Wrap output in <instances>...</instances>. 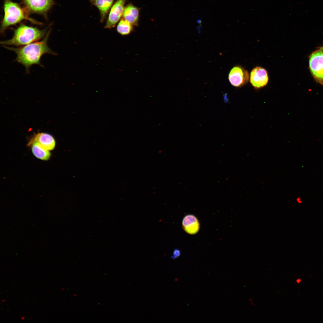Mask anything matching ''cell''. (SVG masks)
I'll return each mask as SVG.
<instances>
[{
  "mask_svg": "<svg viewBox=\"0 0 323 323\" xmlns=\"http://www.w3.org/2000/svg\"><path fill=\"white\" fill-rule=\"evenodd\" d=\"M50 32L51 31L49 30L43 39L40 41L34 42L19 47L6 46H3V47L14 51L16 54L17 56L15 61L23 65L26 72L28 73L30 68L33 65L36 64L43 66L41 63L40 60L44 54H57L49 48L48 45V40Z\"/></svg>",
  "mask_w": 323,
  "mask_h": 323,
  "instance_id": "1",
  "label": "cell"
},
{
  "mask_svg": "<svg viewBox=\"0 0 323 323\" xmlns=\"http://www.w3.org/2000/svg\"><path fill=\"white\" fill-rule=\"evenodd\" d=\"M47 29L40 30L36 27L21 24L14 30L13 35L11 38L1 41L0 43L3 46L27 45L39 40L44 37L47 33Z\"/></svg>",
  "mask_w": 323,
  "mask_h": 323,
  "instance_id": "2",
  "label": "cell"
},
{
  "mask_svg": "<svg viewBox=\"0 0 323 323\" xmlns=\"http://www.w3.org/2000/svg\"><path fill=\"white\" fill-rule=\"evenodd\" d=\"M3 8L4 16L0 28V32L2 34L8 27L15 25L24 19L36 24H42L29 18L25 9H23L18 4L11 0H4Z\"/></svg>",
  "mask_w": 323,
  "mask_h": 323,
  "instance_id": "3",
  "label": "cell"
},
{
  "mask_svg": "<svg viewBox=\"0 0 323 323\" xmlns=\"http://www.w3.org/2000/svg\"><path fill=\"white\" fill-rule=\"evenodd\" d=\"M309 63L310 70L314 78L323 85V46L312 54Z\"/></svg>",
  "mask_w": 323,
  "mask_h": 323,
  "instance_id": "4",
  "label": "cell"
},
{
  "mask_svg": "<svg viewBox=\"0 0 323 323\" xmlns=\"http://www.w3.org/2000/svg\"><path fill=\"white\" fill-rule=\"evenodd\" d=\"M27 13H37L45 16L54 2L53 0H20Z\"/></svg>",
  "mask_w": 323,
  "mask_h": 323,
  "instance_id": "5",
  "label": "cell"
},
{
  "mask_svg": "<svg viewBox=\"0 0 323 323\" xmlns=\"http://www.w3.org/2000/svg\"><path fill=\"white\" fill-rule=\"evenodd\" d=\"M249 78L248 71L239 65L235 66L232 68L228 77L230 84L236 87H241L246 84Z\"/></svg>",
  "mask_w": 323,
  "mask_h": 323,
  "instance_id": "6",
  "label": "cell"
},
{
  "mask_svg": "<svg viewBox=\"0 0 323 323\" xmlns=\"http://www.w3.org/2000/svg\"><path fill=\"white\" fill-rule=\"evenodd\" d=\"M126 0H117L110 10L104 28L111 29L115 26L122 15Z\"/></svg>",
  "mask_w": 323,
  "mask_h": 323,
  "instance_id": "7",
  "label": "cell"
},
{
  "mask_svg": "<svg viewBox=\"0 0 323 323\" xmlns=\"http://www.w3.org/2000/svg\"><path fill=\"white\" fill-rule=\"evenodd\" d=\"M269 81L267 71L264 68L258 66L251 71L250 82L254 89H258L266 86Z\"/></svg>",
  "mask_w": 323,
  "mask_h": 323,
  "instance_id": "8",
  "label": "cell"
},
{
  "mask_svg": "<svg viewBox=\"0 0 323 323\" xmlns=\"http://www.w3.org/2000/svg\"><path fill=\"white\" fill-rule=\"evenodd\" d=\"M182 224L184 231L189 234H196L200 229V223L198 219L192 214L185 216L183 218Z\"/></svg>",
  "mask_w": 323,
  "mask_h": 323,
  "instance_id": "9",
  "label": "cell"
},
{
  "mask_svg": "<svg viewBox=\"0 0 323 323\" xmlns=\"http://www.w3.org/2000/svg\"><path fill=\"white\" fill-rule=\"evenodd\" d=\"M31 140L37 142L43 148L49 151L53 150L55 146V141L54 138L46 133H39Z\"/></svg>",
  "mask_w": 323,
  "mask_h": 323,
  "instance_id": "10",
  "label": "cell"
},
{
  "mask_svg": "<svg viewBox=\"0 0 323 323\" xmlns=\"http://www.w3.org/2000/svg\"><path fill=\"white\" fill-rule=\"evenodd\" d=\"M139 12L138 8L131 4H129L125 7L123 14V18L132 25H137Z\"/></svg>",
  "mask_w": 323,
  "mask_h": 323,
  "instance_id": "11",
  "label": "cell"
},
{
  "mask_svg": "<svg viewBox=\"0 0 323 323\" xmlns=\"http://www.w3.org/2000/svg\"><path fill=\"white\" fill-rule=\"evenodd\" d=\"M114 0H90L91 4L99 10L100 16V22L106 18Z\"/></svg>",
  "mask_w": 323,
  "mask_h": 323,
  "instance_id": "12",
  "label": "cell"
},
{
  "mask_svg": "<svg viewBox=\"0 0 323 323\" xmlns=\"http://www.w3.org/2000/svg\"><path fill=\"white\" fill-rule=\"evenodd\" d=\"M29 145L31 146L32 153L36 157L44 161L49 159L51 156L49 151L43 148L37 142L31 140Z\"/></svg>",
  "mask_w": 323,
  "mask_h": 323,
  "instance_id": "13",
  "label": "cell"
},
{
  "mask_svg": "<svg viewBox=\"0 0 323 323\" xmlns=\"http://www.w3.org/2000/svg\"><path fill=\"white\" fill-rule=\"evenodd\" d=\"M132 25L124 19L120 20L116 28L118 32L122 35L129 34L133 29Z\"/></svg>",
  "mask_w": 323,
  "mask_h": 323,
  "instance_id": "14",
  "label": "cell"
},
{
  "mask_svg": "<svg viewBox=\"0 0 323 323\" xmlns=\"http://www.w3.org/2000/svg\"><path fill=\"white\" fill-rule=\"evenodd\" d=\"M181 254V251L179 249L176 248L175 249L173 252V255L171 256V258L173 259H175L179 257Z\"/></svg>",
  "mask_w": 323,
  "mask_h": 323,
  "instance_id": "15",
  "label": "cell"
},
{
  "mask_svg": "<svg viewBox=\"0 0 323 323\" xmlns=\"http://www.w3.org/2000/svg\"><path fill=\"white\" fill-rule=\"evenodd\" d=\"M296 201L299 204H301L302 202V200L301 198L299 196H298L296 199Z\"/></svg>",
  "mask_w": 323,
  "mask_h": 323,
  "instance_id": "16",
  "label": "cell"
},
{
  "mask_svg": "<svg viewBox=\"0 0 323 323\" xmlns=\"http://www.w3.org/2000/svg\"><path fill=\"white\" fill-rule=\"evenodd\" d=\"M249 301H250V304L252 305H253V306H255V303H254V302H253L252 299V298L249 299Z\"/></svg>",
  "mask_w": 323,
  "mask_h": 323,
  "instance_id": "17",
  "label": "cell"
},
{
  "mask_svg": "<svg viewBox=\"0 0 323 323\" xmlns=\"http://www.w3.org/2000/svg\"><path fill=\"white\" fill-rule=\"evenodd\" d=\"M296 282L298 284H299L301 281V280L299 278L296 280Z\"/></svg>",
  "mask_w": 323,
  "mask_h": 323,
  "instance_id": "18",
  "label": "cell"
},
{
  "mask_svg": "<svg viewBox=\"0 0 323 323\" xmlns=\"http://www.w3.org/2000/svg\"><path fill=\"white\" fill-rule=\"evenodd\" d=\"M25 317H22V320H23L25 318Z\"/></svg>",
  "mask_w": 323,
  "mask_h": 323,
  "instance_id": "19",
  "label": "cell"
},
{
  "mask_svg": "<svg viewBox=\"0 0 323 323\" xmlns=\"http://www.w3.org/2000/svg\"><path fill=\"white\" fill-rule=\"evenodd\" d=\"M5 300H6L5 299H3L2 300V302H4L5 301Z\"/></svg>",
  "mask_w": 323,
  "mask_h": 323,
  "instance_id": "20",
  "label": "cell"
},
{
  "mask_svg": "<svg viewBox=\"0 0 323 323\" xmlns=\"http://www.w3.org/2000/svg\"><path fill=\"white\" fill-rule=\"evenodd\" d=\"M65 289V288H63L62 289V290H64Z\"/></svg>",
  "mask_w": 323,
  "mask_h": 323,
  "instance_id": "21",
  "label": "cell"
},
{
  "mask_svg": "<svg viewBox=\"0 0 323 323\" xmlns=\"http://www.w3.org/2000/svg\"><path fill=\"white\" fill-rule=\"evenodd\" d=\"M22 316H20V318H22Z\"/></svg>",
  "mask_w": 323,
  "mask_h": 323,
  "instance_id": "22",
  "label": "cell"
}]
</instances>
